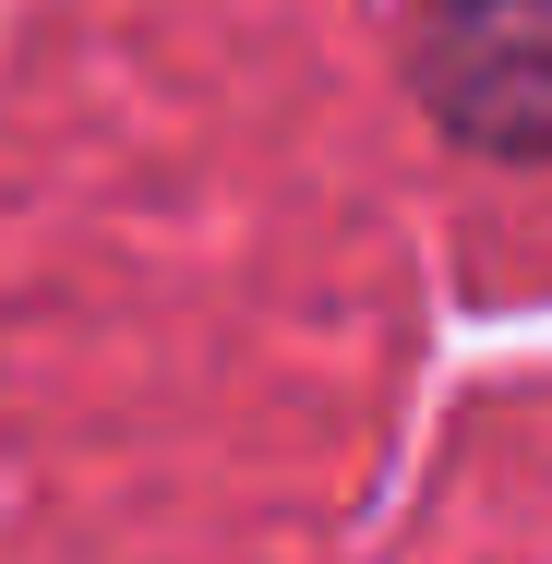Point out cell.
Wrapping results in <instances>:
<instances>
[{"mask_svg": "<svg viewBox=\"0 0 552 564\" xmlns=\"http://www.w3.org/2000/svg\"><path fill=\"white\" fill-rule=\"evenodd\" d=\"M421 97L480 156H552V0H433Z\"/></svg>", "mask_w": 552, "mask_h": 564, "instance_id": "6da1fadb", "label": "cell"}]
</instances>
